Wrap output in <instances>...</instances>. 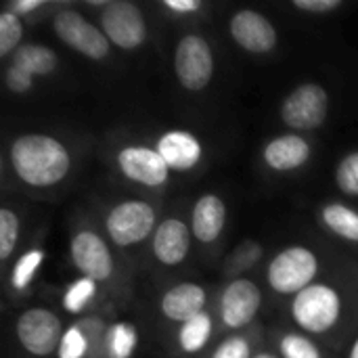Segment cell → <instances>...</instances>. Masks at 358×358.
I'll list each match as a JSON object with an SVG mask.
<instances>
[{
	"instance_id": "cell-1",
	"label": "cell",
	"mask_w": 358,
	"mask_h": 358,
	"mask_svg": "<svg viewBox=\"0 0 358 358\" xmlns=\"http://www.w3.org/2000/svg\"><path fill=\"white\" fill-rule=\"evenodd\" d=\"M355 285L346 275L327 273L289 300L292 325L319 342H336L355 319V306H358Z\"/></svg>"
},
{
	"instance_id": "cell-2",
	"label": "cell",
	"mask_w": 358,
	"mask_h": 358,
	"mask_svg": "<svg viewBox=\"0 0 358 358\" xmlns=\"http://www.w3.org/2000/svg\"><path fill=\"white\" fill-rule=\"evenodd\" d=\"M4 164L23 189L46 193L63 187L71 178L76 155L57 134L23 132L8 143Z\"/></svg>"
},
{
	"instance_id": "cell-3",
	"label": "cell",
	"mask_w": 358,
	"mask_h": 358,
	"mask_svg": "<svg viewBox=\"0 0 358 358\" xmlns=\"http://www.w3.org/2000/svg\"><path fill=\"white\" fill-rule=\"evenodd\" d=\"M69 262L80 277H88L101 287H109L117 294L124 289L126 271L122 260L117 258L113 245L107 241L103 231L86 220L76 222V227L71 229Z\"/></svg>"
},
{
	"instance_id": "cell-4",
	"label": "cell",
	"mask_w": 358,
	"mask_h": 358,
	"mask_svg": "<svg viewBox=\"0 0 358 358\" xmlns=\"http://www.w3.org/2000/svg\"><path fill=\"white\" fill-rule=\"evenodd\" d=\"M327 275L321 250L306 243L281 248L264 266V281L273 296L292 300Z\"/></svg>"
},
{
	"instance_id": "cell-5",
	"label": "cell",
	"mask_w": 358,
	"mask_h": 358,
	"mask_svg": "<svg viewBox=\"0 0 358 358\" xmlns=\"http://www.w3.org/2000/svg\"><path fill=\"white\" fill-rule=\"evenodd\" d=\"M157 208L141 197H124L109 203L103 212L101 224L103 235L124 254H134L147 241H151L157 224H159Z\"/></svg>"
},
{
	"instance_id": "cell-6",
	"label": "cell",
	"mask_w": 358,
	"mask_h": 358,
	"mask_svg": "<svg viewBox=\"0 0 358 358\" xmlns=\"http://www.w3.org/2000/svg\"><path fill=\"white\" fill-rule=\"evenodd\" d=\"M262 304L264 294L254 279L239 277L224 281L222 287L216 292V300L212 304V310L218 319L220 338L254 327Z\"/></svg>"
},
{
	"instance_id": "cell-7",
	"label": "cell",
	"mask_w": 358,
	"mask_h": 358,
	"mask_svg": "<svg viewBox=\"0 0 358 358\" xmlns=\"http://www.w3.org/2000/svg\"><path fill=\"white\" fill-rule=\"evenodd\" d=\"M111 164L124 180L149 191H162L172 182V172L157 149L143 141L130 138L115 143L111 149Z\"/></svg>"
},
{
	"instance_id": "cell-8",
	"label": "cell",
	"mask_w": 358,
	"mask_h": 358,
	"mask_svg": "<svg viewBox=\"0 0 358 358\" xmlns=\"http://www.w3.org/2000/svg\"><path fill=\"white\" fill-rule=\"evenodd\" d=\"M172 67L182 90L191 94L208 90L216 73V57L210 40L197 29L182 31L174 44Z\"/></svg>"
},
{
	"instance_id": "cell-9",
	"label": "cell",
	"mask_w": 358,
	"mask_h": 358,
	"mask_svg": "<svg viewBox=\"0 0 358 358\" xmlns=\"http://www.w3.org/2000/svg\"><path fill=\"white\" fill-rule=\"evenodd\" d=\"M52 31L55 36L71 50L82 55L88 61L103 63L111 55V42L103 29L92 23L76 4H63L52 13Z\"/></svg>"
},
{
	"instance_id": "cell-10",
	"label": "cell",
	"mask_w": 358,
	"mask_h": 358,
	"mask_svg": "<svg viewBox=\"0 0 358 358\" xmlns=\"http://www.w3.org/2000/svg\"><path fill=\"white\" fill-rule=\"evenodd\" d=\"M65 325L59 313L46 306H29L15 319V340L31 358L57 357Z\"/></svg>"
},
{
	"instance_id": "cell-11",
	"label": "cell",
	"mask_w": 358,
	"mask_h": 358,
	"mask_svg": "<svg viewBox=\"0 0 358 358\" xmlns=\"http://www.w3.org/2000/svg\"><path fill=\"white\" fill-rule=\"evenodd\" d=\"M329 107L331 99L323 84L302 82L283 96L279 105V117L289 132H315L327 122Z\"/></svg>"
},
{
	"instance_id": "cell-12",
	"label": "cell",
	"mask_w": 358,
	"mask_h": 358,
	"mask_svg": "<svg viewBox=\"0 0 358 358\" xmlns=\"http://www.w3.org/2000/svg\"><path fill=\"white\" fill-rule=\"evenodd\" d=\"M96 19L111 46L124 52H136L149 40L147 17L141 6L130 0H109L105 8L96 13Z\"/></svg>"
},
{
	"instance_id": "cell-13",
	"label": "cell",
	"mask_w": 358,
	"mask_h": 358,
	"mask_svg": "<svg viewBox=\"0 0 358 358\" xmlns=\"http://www.w3.org/2000/svg\"><path fill=\"white\" fill-rule=\"evenodd\" d=\"M229 34L233 42L250 55H271L279 46L275 23L256 8H237L229 17Z\"/></svg>"
},
{
	"instance_id": "cell-14",
	"label": "cell",
	"mask_w": 358,
	"mask_h": 358,
	"mask_svg": "<svg viewBox=\"0 0 358 358\" xmlns=\"http://www.w3.org/2000/svg\"><path fill=\"white\" fill-rule=\"evenodd\" d=\"M193 233L187 218L178 214L164 216L149 241L153 260L164 268H176L189 260Z\"/></svg>"
},
{
	"instance_id": "cell-15",
	"label": "cell",
	"mask_w": 358,
	"mask_h": 358,
	"mask_svg": "<svg viewBox=\"0 0 358 358\" xmlns=\"http://www.w3.org/2000/svg\"><path fill=\"white\" fill-rule=\"evenodd\" d=\"M227 222H229V210L222 195L214 191H206L193 201L189 224H191L193 241L201 250L212 252L222 241Z\"/></svg>"
},
{
	"instance_id": "cell-16",
	"label": "cell",
	"mask_w": 358,
	"mask_h": 358,
	"mask_svg": "<svg viewBox=\"0 0 358 358\" xmlns=\"http://www.w3.org/2000/svg\"><path fill=\"white\" fill-rule=\"evenodd\" d=\"M153 147L157 149V153L162 155V159L166 162L172 174L193 172L206 159V147L201 138L191 130H182V128L164 130L155 138Z\"/></svg>"
},
{
	"instance_id": "cell-17",
	"label": "cell",
	"mask_w": 358,
	"mask_h": 358,
	"mask_svg": "<svg viewBox=\"0 0 358 358\" xmlns=\"http://www.w3.org/2000/svg\"><path fill=\"white\" fill-rule=\"evenodd\" d=\"M313 143L304 134L285 132L264 143L260 157L266 170L275 174H292L304 170L313 159Z\"/></svg>"
},
{
	"instance_id": "cell-18",
	"label": "cell",
	"mask_w": 358,
	"mask_h": 358,
	"mask_svg": "<svg viewBox=\"0 0 358 358\" xmlns=\"http://www.w3.org/2000/svg\"><path fill=\"white\" fill-rule=\"evenodd\" d=\"M157 308L166 323L178 327L210 308V294L197 281H180L162 294Z\"/></svg>"
},
{
	"instance_id": "cell-19",
	"label": "cell",
	"mask_w": 358,
	"mask_h": 358,
	"mask_svg": "<svg viewBox=\"0 0 358 358\" xmlns=\"http://www.w3.org/2000/svg\"><path fill=\"white\" fill-rule=\"evenodd\" d=\"M220 336V327H218V319L212 310V306L208 310H203L201 315L189 319L187 323L178 325L174 331V350L176 355L182 358H197L206 357L210 352V348L218 342L216 338Z\"/></svg>"
},
{
	"instance_id": "cell-20",
	"label": "cell",
	"mask_w": 358,
	"mask_h": 358,
	"mask_svg": "<svg viewBox=\"0 0 358 358\" xmlns=\"http://www.w3.org/2000/svg\"><path fill=\"white\" fill-rule=\"evenodd\" d=\"M46 262V250L44 245L38 243H29L10 264L8 273H6V287L13 296H23L31 289L36 277L40 275L42 266Z\"/></svg>"
},
{
	"instance_id": "cell-21",
	"label": "cell",
	"mask_w": 358,
	"mask_h": 358,
	"mask_svg": "<svg viewBox=\"0 0 358 358\" xmlns=\"http://www.w3.org/2000/svg\"><path fill=\"white\" fill-rule=\"evenodd\" d=\"M319 224L336 239L358 248V210L344 201H325L317 210Z\"/></svg>"
},
{
	"instance_id": "cell-22",
	"label": "cell",
	"mask_w": 358,
	"mask_h": 358,
	"mask_svg": "<svg viewBox=\"0 0 358 358\" xmlns=\"http://www.w3.org/2000/svg\"><path fill=\"white\" fill-rule=\"evenodd\" d=\"M138 329L130 321H111L105 327L99 358H134L138 350Z\"/></svg>"
},
{
	"instance_id": "cell-23",
	"label": "cell",
	"mask_w": 358,
	"mask_h": 358,
	"mask_svg": "<svg viewBox=\"0 0 358 358\" xmlns=\"http://www.w3.org/2000/svg\"><path fill=\"white\" fill-rule=\"evenodd\" d=\"M103 298V287L88 279V277H76L65 285L61 292V308L69 317H84L99 300Z\"/></svg>"
},
{
	"instance_id": "cell-24",
	"label": "cell",
	"mask_w": 358,
	"mask_h": 358,
	"mask_svg": "<svg viewBox=\"0 0 358 358\" xmlns=\"http://www.w3.org/2000/svg\"><path fill=\"white\" fill-rule=\"evenodd\" d=\"M8 63L25 69L27 73H31L36 80L38 78H48L59 69V57L57 52L40 42H27L23 44L10 59Z\"/></svg>"
},
{
	"instance_id": "cell-25",
	"label": "cell",
	"mask_w": 358,
	"mask_h": 358,
	"mask_svg": "<svg viewBox=\"0 0 358 358\" xmlns=\"http://www.w3.org/2000/svg\"><path fill=\"white\" fill-rule=\"evenodd\" d=\"M271 340L273 348L281 358H327L319 340L298 329H277Z\"/></svg>"
},
{
	"instance_id": "cell-26",
	"label": "cell",
	"mask_w": 358,
	"mask_h": 358,
	"mask_svg": "<svg viewBox=\"0 0 358 358\" xmlns=\"http://www.w3.org/2000/svg\"><path fill=\"white\" fill-rule=\"evenodd\" d=\"M260 346H262V329L254 325L245 331L218 338V342L203 358H252Z\"/></svg>"
},
{
	"instance_id": "cell-27",
	"label": "cell",
	"mask_w": 358,
	"mask_h": 358,
	"mask_svg": "<svg viewBox=\"0 0 358 358\" xmlns=\"http://www.w3.org/2000/svg\"><path fill=\"white\" fill-rule=\"evenodd\" d=\"M266 256V248L256 239H243L239 245H235L233 252L222 262V277L224 281L245 277L250 271H254Z\"/></svg>"
},
{
	"instance_id": "cell-28",
	"label": "cell",
	"mask_w": 358,
	"mask_h": 358,
	"mask_svg": "<svg viewBox=\"0 0 358 358\" xmlns=\"http://www.w3.org/2000/svg\"><path fill=\"white\" fill-rule=\"evenodd\" d=\"M21 214L10 203H4L0 210V262L4 273H8L10 264L17 258V248L21 241Z\"/></svg>"
},
{
	"instance_id": "cell-29",
	"label": "cell",
	"mask_w": 358,
	"mask_h": 358,
	"mask_svg": "<svg viewBox=\"0 0 358 358\" xmlns=\"http://www.w3.org/2000/svg\"><path fill=\"white\" fill-rule=\"evenodd\" d=\"M90 325L88 317L76 319L65 327L55 358H88L90 355Z\"/></svg>"
},
{
	"instance_id": "cell-30",
	"label": "cell",
	"mask_w": 358,
	"mask_h": 358,
	"mask_svg": "<svg viewBox=\"0 0 358 358\" xmlns=\"http://www.w3.org/2000/svg\"><path fill=\"white\" fill-rule=\"evenodd\" d=\"M23 34H25L23 19L4 8L0 13V57L2 59H10L23 46Z\"/></svg>"
},
{
	"instance_id": "cell-31",
	"label": "cell",
	"mask_w": 358,
	"mask_h": 358,
	"mask_svg": "<svg viewBox=\"0 0 358 358\" xmlns=\"http://www.w3.org/2000/svg\"><path fill=\"white\" fill-rule=\"evenodd\" d=\"M336 187L346 197H358V149L348 151L336 166Z\"/></svg>"
},
{
	"instance_id": "cell-32",
	"label": "cell",
	"mask_w": 358,
	"mask_h": 358,
	"mask_svg": "<svg viewBox=\"0 0 358 358\" xmlns=\"http://www.w3.org/2000/svg\"><path fill=\"white\" fill-rule=\"evenodd\" d=\"M4 86H6V90H8L10 94L23 96V94H27V92L34 90L36 78H34L31 73H27L25 69H21V67L8 63L6 69H4Z\"/></svg>"
},
{
	"instance_id": "cell-33",
	"label": "cell",
	"mask_w": 358,
	"mask_h": 358,
	"mask_svg": "<svg viewBox=\"0 0 358 358\" xmlns=\"http://www.w3.org/2000/svg\"><path fill=\"white\" fill-rule=\"evenodd\" d=\"M61 2H48V0H10L6 2V10L19 15L21 19H38V15L42 10H48V8H57Z\"/></svg>"
},
{
	"instance_id": "cell-34",
	"label": "cell",
	"mask_w": 358,
	"mask_h": 358,
	"mask_svg": "<svg viewBox=\"0 0 358 358\" xmlns=\"http://www.w3.org/2000/svg\"><path fill=\"white\" fill-rule=\"evenodd\" d=\"M159 6L174 19H187V17H197L201 15L208 4L201 0H162Z\"/></svg>"
},
{
	"instance_id": "cell-35",
	"label": "cell",
	"mask_w": 358,
	"mask_h": 358,
	"mask_svg": "<svg viewBox=\"0 0 358 358\" xmlns=\"http://www.w3.org/2000/svg\"><path fill=\"white\" fill-rule=\"evenodd\" d=\"M292 8L308 15H331L344 8V0H292Z\"/></svg>"
},
{
	"instance_id": "cell-36",
	"label": "cell",
	"mask_w": 358,
	"mask_h": 358,
	"mask_svg": "<svg viewBox=\"0 0 358 358\" xmlns=\"http://www.w3.org/2000/svg\"><path fill=\"white\" fill-rule=\"evenodd\" d=\"M252 358H281V357L277 355V350H275L273 346H264V344H262Z\"/></svg>"
},
{
	"instance_id": "cell-37",
	"label": "cell",
	"mask_w": 358,
	"mask_h": 358,
	"mask_svg": "<svg viewBox=\"0 0 358 358\" xmlns=\"http://www.w3.org/2000/svg\"><path fill=\"white\" fill-rule=\"evenodd\" d=\"M346 358H358V336L352 340V344H350V348L346 352Z\"/></svg>"
}]
</instances>
